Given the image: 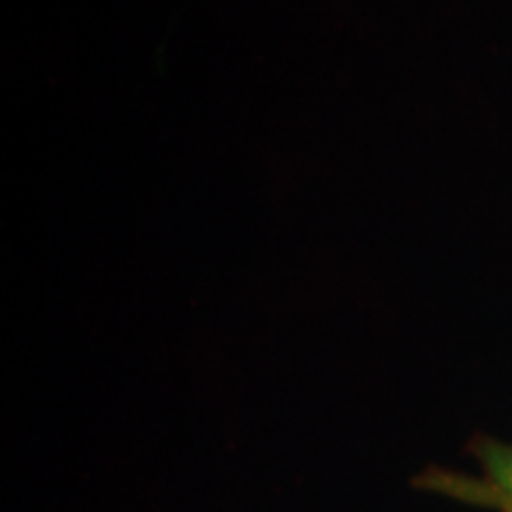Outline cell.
I'll use <instances>...</instances> for the list:
<instances>
[{"mask_svg":"<svg viewBox=\"0 0 512 512\" xmlns=\"http://www.w3.org/2000/svg\"><path fill=\"white\" fill-rule=\"evenodd\" d=\"M477 456L486 472V486L479 494L512 512V446L482 441Z\"/></svg>","mask_w":512,"mask_h":512,"instance_id":"1","label":"cell"}]
</instances>
